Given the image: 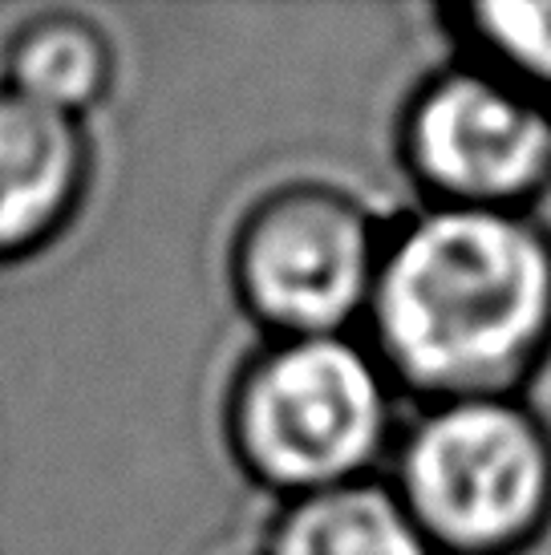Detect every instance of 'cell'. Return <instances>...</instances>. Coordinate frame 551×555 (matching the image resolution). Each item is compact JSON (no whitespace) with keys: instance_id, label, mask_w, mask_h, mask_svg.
<instances>
[{"instance_id":"6","label":"cell","mask_w":551,"mask_h":555,"mask_svg":"<svg viewBox=\"0 0 551 555\" xmlns=\"http://www.w3.org/2000/svg\"><path fill=\"white\" fill-rule=\"evenodd\" d=\"M93 183L86 122L0 86V268L37 260L74 228Z\"/></svg>"},{"instance_id":"9","label":"cell","mask_w":551,"mask_h":555,"mask_svg":"<svg viewBox=\"0 0 551 555\" xmlns=\"http://www.w3.org/2000/svg\"><path fill=\"white\" fill-rule=\"evenodd\" d=\"M430 16L450 57L487 65L551 114V0L443 4Z\"/></svg>"},{"instance_id":"2","label":"cell","mask_w":551,"mask_h":555,"mask_svg":"<svg viewBox=\"0 0 551 555\" xmlns=\"http://www.w3.org/2000/svg\"><path fill=\"white\" fill-rule=\"evenodd\" d=\"M398 386L366 337L264 340L223 398V438L280 503L377 478L401 434Z\"/></svg>"},{"instance_id":"3","label":"cell","mask_w":551,"mask_h":555,"mask_svg":"<svg viewBox=\"0 0 551 555\" xmlns=\"http://www.w3.org/2000/svg\"><path fill=\"white\" fill-rule=\"evenodd\" d=\"M385 482L438 555H527L551 531V426L527 398L422 405Z\"/></svg>"},{"instance_id":"4","label":"cell","mask_w":551,"mask_h":555,"mask_svg":"<svg viewBox=\"0 0 551 555\" xmlns=\"http://www.w3.org/2000/svg\"><path fill=\"white\" fill-rule=\"evenodd\" d=\"M382 244L385 223L345 186H272L231 232V296L268 340L345 337L366 324Z\"/></svg>"},{"instance_id":"10","label":"cell","mask_w":551,"mask_h":555,"mask_svg":"<svg viewBox=\"0 0 551 555\" xmlns=\"http://www.w3.org/2000/svg\"><path fill=\"white\" fill-rule=\"evenodd\" d=\"M247 555H260V552H247Z\"/></svg>"},{"instance_id":"7","label":"cell","mask_w":551,"mask_h":555,"mask_svg":"<svg viewBox=\"0 0 551 555\" xmlns=\"http://www.w3.org/2000/svg\"><path fill=\"white\" fill-rule=\"evenodd\" d=\"M118 81L110 33L81 13H46L25 21L4 46V90L25 102L86 122L106 106Z\"/></svg>"},{"instance_id":"8","label":"cell","mask_w":551,"mask_h":555,"mask_svg":"<svg viewBox=\"0 0 551 555\" xmlns=\"http://www.w3.org/2000/svg\"><path fill=\"white\" fill-rule=\"evenodd\" d=\"M260 555H438L385 478L280 503Z\"/></svg>"},{"instance_id":"1","label":"cell","mask_w":551,"mask_h":555,"mask_svg":"<svg viewBox=\"0 0 551 555\" xmlns=\"http://www.w3.org/2000/svg\"><path fill=\"white\" fill-rule=\"evenodd\" d=\"M361 337L418 405L523 398L551 361V232L422 203L385 223Z\"/></svg>"},{"instance_id":"5","label":"cell","mask_w":551,"mask_h":555,"mask_svg":"<svg viewBox=\"0 0 551 555\" xmlns=\"http://www.w3.org/2000/svg\"><path fill=\"white\" fill-rule=\"evenodd\" d=\"M398 163L426 207L536 216L551 191V114L487 65L450 57L401 106Z\"/></svg>"}]
</instances>
